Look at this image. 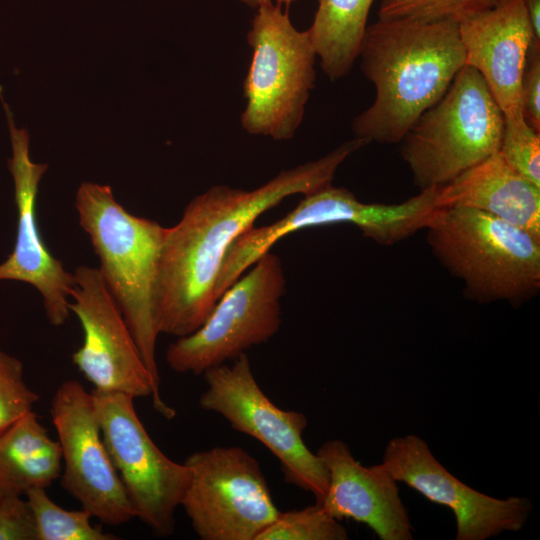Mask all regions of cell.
I'll use <instances>...</instances> for the list:
<instances>
[{
	"instance_id": "obj_1",
	"label": "cell",
	"mask_w": 540,
	"mask_h": 540,
	"mask_svg": "<svg viewBox=\"0 0 540 540\" xmlns=\"http://www.w3.org/2000/svg\"><path fill=\"white\" fill-rule=\"evenodd\" d=\"M365 145L354 138L317 160L282 170L252 190L215 185L194 197L178 223L167 227L161 250L160 334L182 337L198 329L217 302L215 284L231 244L285 198L331 184L340 165Z\"/></svg>"
},
{
	"instance_id": "obj_2",
	"label": "cell",
	"mask_w": 540,
	"mask_h": 540,
	"mask_svg": "<svg viewBox=\"0 0 540 540\" xmlns=\"http://www.w3.org/2000/svg\"><path fill=\"white\" fill-rule=\"evenodd\" d=\"M358 57L375 88L372 104L352 122L355 138L367 144L401 142L465 66L454 21L378 19L367 26Z\"/></svg>"
},
{
	"instance_id": "obj_3",
	"label": "cell",
	"mask_w": 540,
	"mask_h": 540,
	"mask_svg": "<svg viewBox=\"0 0 540 540\" xmlns=\"http://www.w3.org/2000/svg\"><path fill=\"white\" fill-rule=\"evenodd\" d=\"M75 208L79 224L88 234L99 259L102 279L160 391L156 362L160 334L157 283L167 227L128 212L115 199L109 185L81 183Z\"/></svg>"
},
{
	"instance_id": "obj_4",
	"label": "cell",
	"mask_w": 540,
	"mask_h": 540,
	"mask_svg": "<svg viewBox=\"0 0 540 540\" xmlns=\"http://www.w3.org/2000/svg\"><path fill=\"white\" fill-rule=\"evenodd\" d=\"M427 242L441 265L478 303L520 305L540 289V240L491 214L465 207L437 208Z\"/></svg>"
},
{
	"instance_id": "obj_5",
	"label": "cell",
	"mask_w": 540,
	"mask_h": 540,
	"mask_svg": "<svg viewBox=\"0 0 540 540\" xmlns=\"http://www.w3.org/2000/svg\"><path fill=\"white\" fill-rule=\"evenodd\" d=\"M504 115L482 76L465 65L403 138L401 156L420 190L441 187L498 152Z\"/></svg>"
},
{
	"instance_id": "obj_6",
	"label": "cell",
	"mask_w": 540,
	"mask_h": 540,
	"mask_svg": "<svg viewBox=\"0 0 540 540\" xmlns=\"http://www.w3.org/2000/svg\"><path fill=\"white\" fill-rule=\"evenodd\" d=\"M247 41L252 56L241 125L251 135L290 140L302 123L316 77L317 54L309 32L295 28L283 5L267 3L256 8Z\"/></svg>"
},
{
	"instance_id": "obj_7",
	"label": "cell",
	"mask_w": 540,
	"mask_h": 540,
	"mask_svg": "<svg viewBox=\"0 0 540 540\" xmlns=\"http://www.w3.org/2000/svg\"><path fill=\"white\" fill-rule=\"evenodd\" d=\"M438 190L439 187L420 190L397 204L364 203L348 189L334 187L332 183L305 194L284 217L269 225L252 226L231 244L217 278V287L227 289L275 243L309 227L352 224L364 237L379 245L401 242L426 228L438 208Z\"/></svg>"
},
{
	"instance_id": "obj_8",
	"label": "cell",
	"mask_w": 540,
	"mask_h": 540,
	"mask_svg": "<svg viewBox=\"0 0 540 540\" xmlns=\"http://www.w3.org/2000/svg\"><path fill=\"white\" fill-rule=\"evenodd\" d=\"M285 292L281 259L270 250L223 292L198 329L168 346V366L200 375L266 343L281 327Z\"/></svg>"
},
{
	"instance_id": "obj_9",
	"label": "cell",
	"mask_w": 540,
	"mask_h": 540,
	"mask_svg": "<svg viewBox=\"0 0 540 540\" xmlns=\"http://www.w3.org/2000/svg\"><path fill=\"white\" fill-rule=\"evenodd\" d=\"M203 375L207 387L199 397L200 407L261 442L279 460L284 480L311 492L320 503L328 487V472L303 440L308 424L305 414L283 410L266 396L246 353L231 365L210 368Z\"/></svg>"
},
{
	"instance_id": "obj_10",
	"label": "cell",
	"mask_w": 540,
	"mask_h": 540,
	"mask_svg": "<svg viewBox=\"0 0 540 540\" xmlns=\"http://www.w3.org/2000/svg\"><path fill=\"white\" fill-rule=\"evenodd\" d=\"M181 506L202 540H256L279 514L259 462L237 446L189 455Z\"/></svg>"
},
{
	"instance_id": "obj_11",
	"label": "cell",
	"mask_w": 540,
	"mask_h": 540,
	"mask_svg": "<svg viewBox=\"0 0 540 540\" xmlns=\"http://www.w3.org/2000/svg\"><path fill=\"white\" fill-rule=\"evenodd\" d=\"M104 443L135 517L155 535L175 529V511L190 480V469L167 457L139 419L132 396L93 390Z\"/></svg>"
},
{
	"instance_id": "obj_12",
	"label": "cell",
	"mask_w": 540,
	"mask_h": 540,
	"mask_svg": "<svg viewBox=\"0 0 540 540\" xmlns=\"http://www.w3.org/2000/svg\"><path fill=\"white\" fill-rule=\"evenodd\" d=\"M69 310L83 331L72 362L99 392L151 396L154 409L166 419L175 410L161 398L136 342L97 268L81 265L74 272Z\"/></svg>"
},
{
	"instance_id": "obj_13",
	"label": "cell",
	"mask_w": 540,
	"mask_h": 540,
	"mask_svg": "<svg viewBox=\"0 0 540 540\" xmlns=\"http://www.w3.org/2000/svg\"><path fill=\"white\" fill-rule=\"evenodd\" d=\"M50 415L61 448L63 488L101 522H129L135 513L104 443L92 393L78 381L62 382Z\"/></svg>"
},
{
	"instance_id": "obj_14",
	"label": "cell",
	"mask_w": 540,
	"mask_h": 540,
	"mask_svg": "<svg viewBox=\"0 0 540 540\" xmlns=\"http://www.w3.org/2000/svg\"><path fill=\"white\" fill-rule=\"evenodd\" d=\"M381 464L397 482L453 512L456 540H486L503 532L520 531L533 510L526 497L499 499L466 485L435 458L425 440L414 434L392 438Z\"/></svg>"
},
{
	"instance_id": "obj_15",
	"label": "cell",
	"mask_w": 540,
	"mask_h": 540,
	"mask_svg": "<svg viewBox=\"0 0 540 540\" xmlns=\"http://www.w3.org/2000/svg\"><path fill=\"white\" fill-rule=\"evenodd\" d=\"M12 147L8 168L14 180L17 208V233L14 249L0 264V280L28 283L37 289L51 325L62 326L69 318L70 293L75 284L73 273L48 250L39 231L36 202L39 182L47 164L34 163L29 155V133L15 126L13 114L2 97Z\"/></svg>"
},
{
	"instance_id": "obj_16",
	"label": "cell",
	"mask_w": 540,
	"mask_h": 540,
	"mask_svg": "<svg viewBox=\"0 0 540 540\" xmlns=\"http://www.w3.org/2000/svg\"><path fill=\"white\" fill-rule=\"evenodd\" d=\"M458 30L465 65L482 76L504 119L523 118L522 79L531 46H537L523 0H506L466 17Z\"/></svg>"
},
{
	"instance_id": "obj_17",
	"label": "cell",
	"mask_w": 540,
	"mask_h": 540,
	"mask_svg": "<svg viewBox=\"0 0 540 540\" xmlns=\"http://www.w3.org/2000/svg\"><path fill=\"white\" fill-rule=\"evenodd\" d=\"M316 454L328 472L319 504L331 517L367 525L380 540H412L413 527L397 481L381 463L363 466L343 440L325 441Z\"/></svg>"
},
{
	"instance_id": "obj_18",
	"label": "cell",
	"mask_w": 540,
	"mask_h": 540,
	"mask_svg": "<svg viewBox=\"0 0 540 540\" xmlns=\"http://www.w3.org/2000/svg\"><path fill=\"white\" fill-rule=\"evenodd\" d=\"M436 203L491 214L540 240V186L513 170L499 152L439 187Z\"/></svg>"
},
{
	"instance_id": "obj_19",
	"label": "cell",
	"mask_w": 540,
	"mask_h": 540,
	"mask_svg": "<svg viewBox=\"0 0 540 540\" xmlns=\"http://www.w3.org/2000/svg\"><path fill=\"white\" fill-rule=\"evenodd\" d=\"M61 472L60 444L33 410L0 434V499L47 489Z\"/></svg>"
},
{
	"instance_id": "obj_20",
	"label": "cell",
	"mask_w": 540,
	"mask_h": 540,
	"mask_svg": "<svg viewBox=\"0 0 540 540\" xmlns=\"http://www.w3.org/2000/svg\"><path fill=\"white\" fill-rule=\"evenodd\" d=\"M374 0H318L307 29L325 75L345 77L358 58L367 18Z\"/></svg>"
},
{
	"instance_id": "obj_21",
	"label": "cell",
	"mask_w": 540,
	"mask_h": 540,
	"mask_svg": "<svg viewBox=\"0 0 540 540\" xmlns=\"http://www.w3.org/2000/svg\"><path fill=\"white\" fill-rule=\"evenodd\" d=\"M25 495L35 517L37 540L118 539L94 526L87 510H67L56 504L45 488H32Z\"/></svg>"
},
{
	"instance_id": "obj_22",
	"label": "cell",
	"mask_w": 540,
	"mask_h": 540,
	"mask_svg": "<svg viewBox=\"0 0 540 540\" xmlns=\"http://www.w3.org/2000/svg\"><path fill=\"white\" fill-rule=\"evenodd\" d=\"M345 527L319 504L279 512L256 540H347Z\"/></svg>"
},
{
	"instance_id": "obj_23",
	"label": "cell",
	"mask_w": 540,
	"mask_h": 540,
	"mask_svg": "<svg viewBox=\"0 0 540 540\" xmlns=\"http://www.w3.org/2000/svg\"><path fill=\"white\" fill-rule=\"evenodd\" d=\"M504 1L506 0H381L378 17L458 23Z\"/></svg>"
},
{
	"instance_id": "obj_24",
	"label": "cell",
	"mask_w": 540,
	"mask_h": 540,
	"mask_svg": "<svg viewBox=\"0 0 540 540\" xmlns=\"http://www.w3.org/2000/svg\"><path fill=\"white\" fill-rule=\"evenodd\" d=\"M498 152L513 170L540 186V132L524 118L504 119Z\"/></svg>"
},
{
	"instance_id": "obj_25",
	"label": "cell",
	"mask_w": 540,
	"mask_h": 540,
	"mask_svg": "<svg viewBox=\"0 0 540 540\" xmlns=\"http://www.w3.org/2000/svg\"><path fill=\"white\" fill-rule=\"evenodd\" d=\"M23 376L22 362L0 349V434L32 411L39 400Z\"/></svg>"
},
{
	"instance_id": "obj_26",
	"label": "cell",
	"mask_w": 540,
	"mask_h": 540,
	"mask_svg": "<svg viewBox=\"0 0 540 540\" xmlns=\"http://www.w3.org/2000/svg\"><path fill=\"white\" fill-rule=\"evenodd\" d=\"M0 540H37L36 521L27 499H0Z\"/></svg>"
},
{
	"instance_id": "obj_27",
	"label": "cell",
	"mask_w": 540,
	"mask_h": 540,
	"mask_svg": "<svg viewBox=\"0 0 540 540\" xmlns=\"http://www.w3.org/2000/svg\"><path fill=\"white\" fill-rule=\"evenodd\" d=\"M520 100L524 120L540 132V48L534 44L523 74Z\"/></svg>"
},
{
	"instance_id": "obj_28",
	"label": "cell",
	"mask_w": 540,
	"mask_h": 540,
	"mask_svg": "<svg viewBox=\"0 0 540 540\" xmlns=\"http://www.w3.org/2000/svg\"><path fill=\"white\" fill-rule=\"evenodd\" d=\"M532 27L534 41L540 47V0H523Z\"/></svg>"
},
{
	"instance_id": "obj_29",
	"label": "cell",
	"mask_w": 540,
	"mask_h": 540,
	"mask_svg": "<svg viewBox=\"0 0 540 540\" xmlns=\"http://www.w3.org/2000/svg\"><path fill=\"white\" fill-rule=\"evenodd\" d=\"M237 1H239L240 3L246 6L256 9L257 7L267 4V3H276V4L288 6L291 3L296 2L298 0H237Z\"/></svg>"
}]
</instances>
